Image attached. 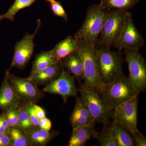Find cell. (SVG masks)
<instances>
[{"label":"cell","instance_id":"cell-1","mask_svg":"<svg viewBox=\"0 0 146 146\" xmlns=\"http://www.w3.org/2000/svg\"><path fill=\"white\" fill-rule=\"evenodd\" d=\"M77 42V51L83 64V83L100 94L103 90L105 84L102 82L98 72V55L96 45L84 40Z\"/></svg>","mask_w":146,"mask_h":146},{"label":"cell","instance_id":"cell-2","mask_svg":"<svg viewBox=\"0 0 146 146\" xmlns=\"http://www.w3.org/2000/svg\"><path fill=\"white\" fill-rule=\"evenodd\" d=\"M139 94L131 83L129 77L122 72L114 80L105 84L103 90L99 95L113 110Z\"/></svg>","mask_w":146,"mask_h":146},{"label":"cell","instance_id":"cell-3","mask_svg":"<svg viewBox=\"0 0 146 146\" xmlns=\"http://www.w3.org/2000/svg\"><path fill=\"white\" fill-rule=\"evenodd\" d=\"M108 11L100 3L90 6L86 11L82 26L74 35V39L76 41L84 40L96 45Z\"/></svg>","mask_w":146,"mask_h":146},{"label":"cell","instance_id":"cell-4","mask_svg":"<svg viewBox=\"0 0 146 146\" xmlns=\"http://www.w3.org/2000/svg\"><path fill=\"white\" fill-rule=\"evenodd\" d=\"M98 55L99 75L104 84L109 83L122 72L124 58L121 51L96 45Z\"/></svg>","mask_w":146,"mask_h":146},{"label":"cell","instance_id":"cell-5","mask_svg":"<svg viewBox=\"0 0 146 146\" xmlns=\"http://www.w3.org/2000/svg\"><path fill=\"white\" fill-rule=\"evenodd\" d=\"M128 11L109 10L96 44L110 48L115 47L122 32Z\"/></svg>","mask_w":146,"mask_h":146},{"label":"cell","instance_id":"cell-6","mask_svg":"<svg viewBox=\"0 0 146 146\" xmlns=\"http://www.w3.org/2000/svg\"><path fill=\"white\" fill-rule=\"evenodd\" d=\"M79 92L96 122L106 124L112 119L111 109L99 94L94 89L80 84Z\"/></svg>","mask_w":146,"mask_h":146},{"label":"cell","instance_id":"cell-7","mask_svg":"<svg viewBox=\"0 0 146 146\" xmlns=\"http://www.w3.org/2000/svg\"><path fill=\"white\" fill-rule=\"evenodd\" d=\"M138 96L123 103L112 110L113 122L126 129L132 135L138 129L137 128Z\"/></svg>","mask_w":146,"mask_h":146},{"label":"cell","instance_id":"cell-8","mask_svg":"<svg viewBox=\"0 0 146 146\" xmlns=\"http://www.w3.org/2000/svg\"><path fill=\"white\" fill-rule=\"evenodd\" d=\"M127 62L129 78L133 87L138 92H144L146 89V64L143 56L138 50H124Z\"/></svg>","mask_w":146,"mask_h":146},{"label":"cell","instance_id":"cell-9","mask_svg":"<svg viewBox=\"0 0 146 146\" xmlns=\"http://www.w3.org/2000/svg\"><path fill=\"white\" fill-rule=\"evenodd\" d=\"M7 79L16 96L24 102H31L36 103L44 96V92L40 90L32 81L28 78L19 77L6 71Z\"/></svg>","mask_w":146,"mask_h":146},{"label":"cell","instance_id":"cell-10","mask_svg":"<svg viewBox=\"0 0 146 146\" xmlns=\"http://www.w3.org/2000/svg\"><path fill=\"white\" fill-rule=\"evenodd\" d=\"M75 78L64 69L57 78L47 84L42 90L43 92L60 95L64 103L67 102L69 97H76L79 89L76 87Z\"/></svg>","mask_w":146,"mask_h":146},{"label":"cell","instance_id":"cell-11","mask_svg":"<svg viewBox=\"0 0 146 146\" xmlns=\"http://www.w3.org/2000/svg\"><path fill=\"white\" fill-rule=\"evenodd\" d=\"M37 27L34 34H29L27 33L23 39L15 45L13 59L10 69L9 70V71L12 67L23 70L30 60L34 50L33 39L41 26L40 19L37 21Z\"/></svg>","mask_w":146,"mask_h":146},{"label":"cell","instance_id":"cell-12","mask_svg":"<svg viewBox=\"0 0 146 146\" xmlns=\"http://www.w3.org/2000/svg\"><path fill=\"white\" fill-rule=\"evenodd\" d=\"M145 44L143 37L134 24L131 13L128 11L123 29L115 48L119 51L125 49L139 50Z\"/></svg>","mask_w":146,"mask_h":146},{"label":"cell","instance_id":"cell-13","mask_svg":"<svg viewBox=\"0 0 146 146\" xmlns=\"http://www.w3.org/2000/svg\"><path fill=\"white\" fill-rule=\"evenodd\" d=\"M72 127L84 125L95 126V121L83 99L76 98L75 104L70 117Z\"/></svg>","mask_w":146,"mask_h":146},{"label":"cell","instance_id":"cell-14","mask_svg":"<svg viewBox=\"0 0 146 146\" xmlns=\"http://www.w3.org/2000/svg\"><path fill=\"white\" fill-rule=\"evenodd\" d=\"M23 102L16 96L5 75L0 88V110L6 111L12 108H19Z\"/></svg>","mask_w":146,"mask_h":146},{"label":"cell","instance_id":"cell-15","mask_svg":"<svg viewBox=\"0 0 146 146\" xmlns=\"http://www.w3.org/2000/svg\"><path fill=\"white\" fill-rule=\"evenodd\" d=\"M63 68L60 60L27 78L37 86L47 84L58 78Z\"/></svg>","mask_w":146,"mask_h":146},{"label":"cell","instance_id":"cell-16","mask_svg":"<svg viewBox=\"0 0 146 146\" xmlns=\"http://www.w3.org/2000/svg\"><path fill=\"white\" fill-rule=\"evenodd\" d=\"M63 69L79 82L84 79L83 64L77 51L73 52L60 60Z\"/></svg>","mask_w":146,"mask_h":146},{"label":"cell","instance_id":"cell-17","mask_svg":"<svg viewBox=\"0 0 146 146\" xmlns=\"http://www.w3.org/2000/svg\"><path fill=\"white\" fill-rule=\"evenodd\" d=\"M97 132L94 125L80 126L73 128L67 146H84L89 140L96 138Z\"/></svg>","mask_w":146,"mask_h":146},{"label":"cell","instance_id":"cell-18","mask_svg":"<svg viewBox=\"0 0 146 146\" xmlns=\"http://www.w3.org/2000/svg\"><path fill=\"white\" fill-rule=\"evenodd\" d=\"M25 133L31 146H46L59 134L56 131H47L39 127H33Z\"/></svg>","mask_w":146,"mask_h":146},{"label":"cell","instance_id":"cell-19","mask_svg":"<svg viewBox=\"0 0 146 146\" xmlns=\"http://www.w3.org/2000/svg\"><path fill=\"white\" fill-rule=\"evenodd\" d=\"M77 48L76 40L74 37L68 36L56 44L50 51V52L53 57L60 60L71 53L76 50Z\"/></svg>","mask_w":146,"mask_h":146},{"label":"cell","instance_id":"cell-20","mask_svg":"<svg viewBox=\"0 0 146 146\" xmlns=\"http://www.w3.org/2000/svg\"><path fill=\"white\" fill-rule=\"evenodd\" d=\"M57 60L51 54L50 51L42 52L35 56L33 62L30 75L29 76H33L36 73L44 70L50 65L57 63Z\"/></svg>","mask_w":146,"mask_h":146},{"label":"cell","instance_id":"cell-21","mask_svg":"<svg viewBox=\"0 0 146 146\" xmlns=\"http://www.w3.org/2000/svg\"><path fill=\"white\" fill-rule=\"evenodd\" d=\"M112 126L117 146H135L133 136L128 131L114 122Z\"/></svg>","mask_w":146,"mask_h":146},{"label":"cell","instance_id":"cell-22","mask_svg":"<svg viewBox=\"0 0 146 146\" xmlns=\"http://www.w3.org/2000/svg\"><path fill=\"white\" fill-rule=\"evenodd\" d=\"M102 130L97 132L96 138L101 146H117L112 123L103 125Z\"/></svg>","mask_w":146,"mask_h":146},{"label":"cell","instance_id":"cell-23","mask_svg":"<svg viewBox=\"0 0 146 146\" xmlns=\"http://www.w3.org/2000/svg\"><path fill=\"white\" fill-rule=\"evenodd\" d=\"M141 0H101L102 6L108 11L113 9L127 10L133 7Z\"/></svg>","mask_w":146,"mask_h":146},{"label":"cell","instance_id":"cell-24","mask_svg":"<svg viewBox=\"0 0 146 146\" xmlns=\"http://www.w3.org/2000/svg\"><path fill=\"white\" fill-rule=\"evenodd\" d=\"M36 0H15L12 5L6 13L1 15V18L14 21L17 13L20 10L27 8L34 3Z\"/></svg>","mask_w":146,"mask_h":146},{"label":"cell","instance_id":"cell-25","mask_svg":"<svg viewBox=\"0 0 146 146\" xmlns=\"http://www.w3.org/2000/svg\"><path fill=\"white\" fill-rule=\"evenodd\" d=\"M8 135L11 146H31L25 131L20 127H10Z\"/></svg>","mask_w":146,"mask_h":146},{"label":"cell","instance_id":"cell-26","mask_svg":"<svg viewBox=\"0 0 146 146\" xmlns=\"http://www.w3.org/2000/svg\"><path fill=\"white\" fill-rule=\"evenodd\" d=\"M19 127L26 132L34 127L32 124L27 110L25 102H23L19 108L18 113Z\"/></svg>","mask_w":146,"mask_h":146},{"label":"cell","instance_id":"cell-27","mask_svg":"<svg viewBox=\"0 0 146 146\" xmlns=\"http://www.w3.org/2000/svg\"><path fill=\"white\" fill-rule=\"evenodd\" d=\"M19 108H12L6 111H3L6 119L10 127H19Z\"/></svg>","mask_w":146,"mask_h":146},{"label":"cell","instance_id":"cell-28","mask_svg":"<svg viewBox=\"0 0 146 146\" xmlns=\"http://www.w3.org/2000/svg\"><path fill=\"white\" fill-rule=\"evenodd\" d=\"M50 3L51 9L54 14L58 17L63 18L67 22L68 20V15L60 2L55 0H52Z\"/></svg>","mask_w":146,"mask_h":146},{"label":"cell","instance_id":"cell-29","mask_svg":"<svg viewBox=\"0 0 146 146\" xmlns=\"http://www.w3.org/2000/svg\"><path fill=\"white\" fill-rule=\"evenodd\" d=\"M33 103L31 102H25L27 110L32 124L34 127H38L39 120L36 117L35 112L33 108Z\"/></svg>","mask_w":146,"mask_h":146},{"label":"cell","instance_id":"cell-30","mask_svg":"<svg viewBox=\"0 0 146 146\" xmlns=\"http://www.w3.org/2000/svg\"><path fill=\"white\" fill-rule=\"evenodd\" d=\"M10 126L6 119L4 112L2 111L0 115V133L9 135Z\"/></svg>","mask_w":146,"mask_h":146},{"label":"cell","instance_id":"cell-31","mask_svg":"<svg viewBox=\"0 0 146 146\" xmlns=\"http://www.w3.org/2000/svg\"><path fill=\"white\" fill-rule=\"evenodd\" d=\"M132 136L135 146H146V137L139 130L132 135Z\"/></svg>","mask_w":146,"mask_h":146},{"label":"cell","instance_id":"cell-32","mask_svg":"<svg viewBox=\"0 0 146 146\" xmlns=\"http://www.w3.org/2000/svg\"><path fill=\"white\" fill-rule=\"evenodd\" d=\"M52 125L50 120L46 117L39 120L38 127L40 129L50 131L51 130Z\"/></svg>","mask_w":146,"mask_h":146},{"label":"cell","instance_id":"cell-33","mask_svg":"<svg viewBox=\"0 0 146 146\" xmlns=\"http://www.w3.org/2000/svg\"><path fill=\"white\" fill-rule=\"evenodd\" d=\"M33 108L36 117H37L39 120L46 117V112L43 108L40 107V106H38L36 105L35 103H33Z\"/></svg>","mask_w":146,"mask_h":146},{"label":"cell","instance_id":"cell-34","mask_svg":"<svg viewBox=\"0 0 146 146\" xmlns=\"http://www.w3.org/2000/svg\"><path fill=\"white\" fill-rule=\"evenodd\" d=\"M0 146H11V141L9 135L0 133Z\"/></svg>","mask_w":146,"mask_h":146},{"label":"cell","instance_id":"cell-35","mask_svg":"<svg viewBox=\"0 0 146 146\" xmlns=\"http://www.w3.org/2000/svg\"><path fill=\"white\" fill-rule=\"evenodd\" d=\"M45 1H48L50 2L51 1H52V0H45Z\"/></svg>","mask_w":146,"mask_h":146},{"label":"cell","instance_id":"cell-36","mask_svg":"<svg viewBox=\"0 0 146 146\" xmlns=\"http://www.w3.org/2000/svg\"><path fill=\"white\" fill-rule=\"evenodd\" d=\"M1 20H2V19H1V15H0V21H1Z\"/></svg>","mask_w":146,"mask_h":146}]
</instances>
